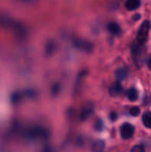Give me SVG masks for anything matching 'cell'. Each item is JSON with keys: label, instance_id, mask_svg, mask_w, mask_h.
<instances>
[{"label": "cell", "instance_id": "cell-1", "mask_svg": "<svg viewBox=\"0 0 151 152\" xmlns=\"http://www.w3.org/2000/svg\"><path fill=\"white\" fill-rule=\"evenodd\" d=\"M150 27V22L147 20L144 21L142 25H141L139 31H138L137 37H136V39H137L138 43L139 45H142L143 44H144L145 42L147 39Z\"/></svg>", "mask_w": 151, "mask_h": 152}, {"label": "cell", "instance_id": "cell-2", "mask_svg": "<svg viewBox=\"0 0 151 152\" xmlns=\"http://www.w3.org/2000/svg\"><path fill=\"white\" fill-rule=\"evenodd\" d=\"M73 43L76 48L86 52V53H90L93 50V45L87 40L76 38L74 39Z\"/></svg>", "mask_w": 151, "mask_h": 152}, {"label": "cell", "instance_id": "cell-3", "mask_svg": "<svg viewBox=\"0 0 151 152\" xmlns=\"http://www.w3.org/2000/svg\"><path fill=\"white\" fill-rule=\"evenodd\" d=\"M93 111H94V105H93V104L90 102H86L83 105L82 108H81V112H80L79 114L80 120L81 121H84V120H87L92 115Z\"/></svg>", "mask_w": 151, "mask_h": 152}, {"label": "cell", "instance_id": "cell-4", "mask_svg": "<svg viewBox=\"0 0 151 152\" xmlns=\"http://www.w3.org/2000/svg\"><path fill=\"white\" fill-rule=\"evenodd\" d=\"M135 129L131 124L125 123L121 126L120 129V133H121V137L124 140H128L131 138L134 134Z\"/></svg>", "mask_w": 151, "mask_h": 152}, {"label": "cell", "instance_id": "cell-5", "mask_svg": "<svg viewBox=\"0 0 151 152\" xmlns=\"http://www.w3.org/2000/svg\"><path fill=\"white\" fill-rule=\"evenodd\" d=\"M122 91V85L121 84L120 81H117L114 83L112 85L110 88V94L112 96H116L120 94V93Z\"/></svg>", "mask_w": 151, "mask_h": 152}, {"label": "cell", "instance_id": "cell-6", "mask_svg": "<svg viewBox=\"0 0 151 152\" xmlns=\"http://www.w3.org/2000/svg\"><path fill=\"white\" fill-rule=\"evenodd\" d=\"M140 5L141 0H127L125 2V7L130 11L138 9Z\"/></svg>", "mask_w": 151, "mask_h": 152}, {"label": "cell", "instance_id": "cell-7", "mask_svg": "<svg viewBox=\"0 0 151 152\" xmlns=\"http://www.w3.org/2000/svg\"><path fill=\"white\" fill-rule=\"evenodd\" d=\"M105 148V142L102 140H97L92 144L91 150L94 152L103 151Z\"/></svg>", "mask_w": 151, "mask_h": 152}, {"label": "cell", "instance_id": "cell-8", "mask_svg": "<svg viewBox=\"0 0 151 152\" xmlns=\"http://www.w3.org/2000/svg\"><path fill=\"white\" fill-rule=\"evenodd\" d=\"M107 29L110 34L114 35H118L121 32V28L120 26L117 23L115 22H111L107 25Z\"/></svg>", "mask_w": 151, "mask_h": 152}, {"label": "cell", "instance_id": "cell-9", "mask_svg": "<svg viewBox=\"0 0 151 152\" xmlns=\"http://www.w3.org/2000/svg\"><path fill=\"white\" fill-rule=\"evenodd\" d=\"M142 123L147 129H151V111H146L142 116Z\"/></svg>", "mask_w": 151, "mask_h": 152}, {"label": "cell", "instance_id": "cell-10", "mask_svg": "<svg viewBox=\"0 0 151 152\" xmlns=\"http://www.w3.org/2000/svg\"><path fill=\"white\" fill-rule=\"evenodd\" d=\"M127 99L131 102H134V101L137 100L138 96H139V94H138L137 90L134 88H131L129 89L127 91Z\"/></svg>", "mask_w": 151, "mask_h": 152}, {"label": "cell", "instance_id": "cell-11", "mask_svg": "<svg viewBox=\"0 0 151 152\" xmlns=\"http://www.w3.org/2000/svg\"><path fill=\"white\" fill-rule=\"evenodd\" d=\"M127 77V71L124 68H120L115 71V77L118 81L124 80Z\"/></svg>", "mask_w": 151, "mask_h": 152}, {"label": "cell", "instance_id": "cell-12", "mask_svg": "<svg viewBox=\"0 0 151 152\" xmlns=\"http://www.w3.org/2000/svg\"><path fill=\"white\" fill-rule=\"evenodd\" d=\"M130 115L133 116V117H137L139 114H140V108L139 107L134 106L133 108H130Z\"/></svg>", "mask_w": 151, "mask_h": 152}, {"label": "cell", "instance_id": "cell-13", "mask_svg": "<svg viewBox=\"0 0 151 152\" xmlns=\"http://www.w3.org/2000/svg\"><path fill=\"white\" fill-rule=\"evenodd\" d=\"M132 152H144V148L141 145H137L133 146L131 149Z\"/></svg>", "mask_w": 151, "mask_h": 152}, {"label": "cell", "instance_id": "cell-14", "mask_svg": "<svg viewBox=\"0 0 151 152\" xmlns=\"http://www.w3.org/2000/svg\"><path fill=\"white\" fill-rule=\"evenodd\" d=\"M95 128L97 131H101L102 129L103 128V123H102V121L101 120H98L96 121V124H95Z\"/></svg>", "mask_w": 151, "mask_h": 152}, {"label": "cell", "instance_id": "cell-15", "mask_svg": "<svg viewBox=\"0 0 151 152\" xmlns=\"http://www.w3.org/2000/svg\"><path fill=\"white\" fill-rule=\"evenodd\" d=\"M117 114L115 112V111H112V112L110 113V120H112V121H115V120L117 119Z\"/></svg>", "mask_w": 151, "mask_h": 152}, {"label": "cell", "instance_id": "cell-16", "mask_svg": "<svg viewBox=\"0 0 151 152\" xmlns=\"http://www.w3.org/2000/svg\"><path fill=\"white\" fill-rule=\"evenodd\" d=\"M140 18H141V15L139 14V13H136V14H135L134 16H133V19H134L135 21L139 20Z\"/></svg>", "mask_w": 151, "mask_h": 152}, {"label": "cell", "instance_id": "cell-17", "mask_svg": "<svg viewBox=\"0 0 151 152\" xmlns=\"http://www.w3.org/2000/svg\"><path fill=\"white\" fill-rule=\"evenodd\" d=\"M147 66L149 68V69L151 70V56L149 58V59L147 61Z\"/></svg>", "mask_w": 151, "mask_h": 152}]
</instances>
